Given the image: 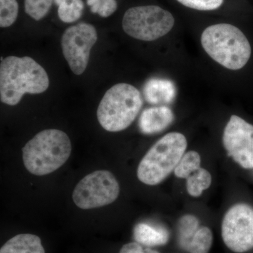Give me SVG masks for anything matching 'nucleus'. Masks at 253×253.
I'll list each match as a JSON object with an SVG mask.
<instances>
[{
  "label": "nucleus",
  "mask_w": 253,
  "mask_h": 253,
  "mask_svg": "<svg viewBox=\"0 0 253 253\" xmlns=\"http://www.w3.org/2000/svg\"><path fill=\"white\" fill-rule=\"evenodd\" d=\"M49 86L47 73L29 56H10L0 65V98L9 106H16L26 94L44 92Z\"/></svg>",
  "instance_id": "f257e3e1"
},
{
  "label": "nucleus",
  "mask_w": 253,
  "mask_h": 253,
  "mask_svg": "<svg viewBox=\"0 0 253 253\" xmlns=\"http://www.w3.org/2000/svg\"><path fill=\"white\" fill-rule=\"evenodd\" d=\"M71 150V140L66 133L59 129H44L23 148V163L32 174L46 175L66 163Z\"/></svg>",
  "instance_id": "f03ea898"
},
{
  "label": "nucleus",
  "mask_w": 253,
  "mask_h": 253,
  "mask_svg": "<svg viewBox=\"0 0 253 253\" xmlns=\"http://www.w3.org/2000/svg\"><path fill=\"white\" fill-rule=\"evenodd\" d=\"M206 52L223 67L232 71L247 64L252 49L242 31L228 23H219L206 28L201 36Z\"/></svg>",
  "instance_id": "7ed1b4c3"
},
{
  "label": "nucleus",
  "mask_w": 253,
  "mask_h": 253,
  "mask_svg": "<svg viewBox=\"0 0 253 253\" xmlns=\"http://www.w3.org/2000/svg\"><path fill=\"white\" fill-rule=\"evenodd\" d=\"M142 106V96L135 86L118 83L110 88L100 101L97 119L105 130L123 131L134 122Z\"/></svg>",
  "instance_id": "20e7f679"
},
{
  "label": "nucleus",
  "mask_w": 253,
  "mask_h": 253,
  "mask_svg": "<svg viewBox=\"0 0 253 253\" xmlns=\"http://www.w3.org/2000/svg\"><path fill=\"white\" fill-rule=\"evenodd\" d=\"M187 140L179 132L168 133L149 150L137 168L139 180L146 185L162 182L174 170L183 157Z\"/></svg>",
  "instance_id": "39448f33"
},
{
  "label": "nucleus",
  "mask_w": 253,
  "mask_h": 253,
  "mask_svg": "<svg viewBox=\"0 0 253 253\" xmlns=\"http://www.w3.org/2000/svg\"><path fill=\"white\" fill-rule=\"evenodd\" d=\"M174 25L172 14L156 5L134 6L126 10L122 22L123 30L128 36L148 42L166 36Z\"/></svg>",
  "instance_id": "423d86ee"
},
{
  "label": "nucleus",
  "mask_w": 253,
  "mask_h": 253,
  "mask_svg": "<svg viewBox=\"0 0 253 253\" xmlns=\"http://www.w3.org/2000/svg\"><path fill=\"white\" fill-rule=\"evenodd\" d=\"M118 181L108 170H96L78 182L73 193V200L78 208L93 209L108 206L118 199Z\"/></svg>",
  "instance_id": "0eeeda50"
},
{
  "label": "nucleus",
  "mask_w": 253,
  "mask_h": 253,
  "mask_svg": "<svg viewBox=\"0 0 253 253\" xmlns=\"http://www.w3.org/2000/svg\"><path fill=\"white\" fill-rule=\"evenodd\" d=\"M221 236L226 247L243 253L253 249V208L234 205L226 212L221 224Z\"/></svg>",
  "instance_id": "6e6552de"
},
{
  "label": "nucleus",
  "mask_w": 253,
  "mask_h": 253,
  "mask_svg": "<svg viewBox=\"0 0 253 253\" xmlns=\"http://www.w3.org/2000/svg\"><path fill=\"white\" fill-rule=\"evenodd\" d=\"M97 40L96 28L89 23H78L63 33L61 42L63 56L75 74L80 76L85 71L91 48Z\"/></svg>",
  "instance_id": "1a4fd4ad"
},
{
  "label": "nucleus",
  "mask_w": 253,
  "mask_h": 253,
  "mask_svg": "<svg viewBox=\"0 0 253 253\" xmlns=\"http://www.w3.org/2000/svg\"><path fill=\"white\" fill-rule=\"evenodd\" d=\"M223 144L227 154L244 169H253V126L233 115L224 128Z\"/></svg>",
  "instance_id": "9d476101"
},
{
  "label": "nucleus",
  "mask_w": 253,
  "mask_h": 253,
  "mask_svg": "<svg viewBox=\"0 0 253 253\" xmlns=\"http://www.w3.org/2000/svg\"><path fill=\"white\" fill-rule=\"evenodd\" d=\"M174 120V113L167 106L149 108L143 111L139 118V129L143 134H157L170 126Z\"/></svg>",
  "instance_id": "9b49d317"
},
{
  "label": "nucleus",
  "mask_w": 253,
  "mask_h": 253,
  "mask_svg": "<svg viewBox=\"0 0 253 253\" xmlns=\"http://www.w3.org/2000/svg\"><path fill=\"white\" fill-rule=\"evenodd\" d=\"M145 99L151 104H166L172 102L176 96V88L170 81L152 78L144 86Z\"/></svg>",
  "instance_id": "f8f14e48"
},
{
  "label": "nucleus",
  "mask_w": 253,
  "mask_h": 253,
  "mask_svg": "<svg viewBox=\"0 0 253 253\" xmlns=\"http://www.w3.org/2000/svg\"><path fill=\"white\" fill-rule=\"evenodd\" d=\"M136 242L146 247L163 246L169 241V233L164 228L155 226L146 223L136 224L133 231Z\"/></svg>",
  "instance_id": "ddd939ff"
},
{
  "label": "nucleus",
  "mask_w": 253,
  "mask_h": 253,
  "mask_svg": "<svg viewBox=\"0 0 253 253\" xmlns=\"http://www.w3.org/2000/svg\"><path fill=\"white\" fill-rule=\"evenodd\" d=\"M0 253H45L39 236L18 234L9 239L1 248Z\"/></svg>",
  "instance_id": "4468645a"
},
{
  "label": "nucleus",
  "mask_w": 253,
  "mask_h": 253,
  "mask_svg": "<svg viewBox=\"0 0 253 253\" xmlns=\"http://www.w3.org/2000/svg\"><path fill=\"white\" fill-rule=\"evenodd\" d=\"M199 221L192 214H186L178 222V242L181 249L187 251L190 243L199 229Z\"/></svg>",
  "instance_id": "2eb2a0df"
},
{
  "label": "nucleus",
  "mask_w": 253,
  "mask_h": 253,
  "mask_svg": "<svg viewBox=\"0 0 253 253\" xmlns=\"http://www.w3.org/2000/svg\"><path fill=\"white\" fill-rule=\"evenodd\" d=\"M54 3L58 6V16L63 22H76L83 15V0H54Z\"/></svg>",
  "instance_id": "dca6fc26"
},
{
  "label": "nucleus",
  "mask_w": 253,
  "mask_h": 253,
  "mask_svg": "<svg viewBox=\"0 0 253 253\" xmlns=\"http://www.w3.org/2000/svg\"><path fill=\"white\" fill-rule=\"evenodd\" d=\"M212 184V176L207 169L200 168L186 179V189L190 196L199 197Z\"/></svg>",
  "instance_id": "f3484780"
},
{
  "label": "nucleus",
  "mask_w": 253,
  "mask_h": 253,
  "mask_svg": "<svg viewBox=\"0 0 253 253\" xmlns=\"http://www.w3.org/2000/svg\"><path fill=\"white\" fill-rule=\"evenodd\" d=\"M201 159L199 153L190 151L184 154L174 169L176 177L187 179L193 173L201 168Z\"/></svg>",
  "instance_id": "a211bd4d"
},
{
  "label": "nucleus",
  "mask_w": 253,
  "mask_h": 253,
  "mask_svg": "<svg viewBox=\"0 0 253 253\" xmlns=\"http://www.w3.org/2000/svg\"><path fill=\"white\" fill-rule=\"evenodd\" d=\"M212 233L207 226L199 228L194 239L190 243L186 252L189 253H208L212 247Z\"/></svg>",
  "instance_id": "6ab92c4d"
},
{
  "label": "nucleus",
  "mask_w": 253,
  "mask_h": 253,
  "mask_svg": "<svg viewBox=\"0 0 253 253\" xmlns=\"http://www.w3.org/2000/svg\"><path fill=\"white\" fill-rule=\"evenodd\" d=\"M18 4L16 0H0V27L12 26L17 19Z\"/></svg>",
  "instance_id": "aec40b11"
},
{
  "label": "nucleus",
  "mask_w": 253,
  "mask_h": 253,
  "mask_svg": "<svg viewBox=\"0 0 253 253\" xmlns=\"http://www.w3.org/2000/svg\"><path fill=\"white\" fill-rule=\"evenodd\" d=\"M54 0H25V11L36 21L45 17Z\"/></svg>",
  "instance_id": "412c9836"
},
{
  "label": "nucleus",
  "mask_w": 253,
  "mask_h": 253,
  "mask_svg": "<svg viewBox=\"0 0 253 253\" xmlns=\"http://www.w3.org/2000/svg\"><path fill=\"white\" fill-rule=\"evenodd\" d=\"M86 3L93 14H99L103 18L111 16L118 8L116 0H86Z\"/></svg>",
  "instance_id": "4be33fe9"
},
{
  "label": "nucleus",
  "mask_w": 253,
  "mask_h": 253,
  "mask_svg": "<svg viewBox=\"0 0 253 253\" xmlns=\"http://www.w3.org/2000/svg\"><path fill=\"white\" fill-rule=\"evenodd\" d=\"M180 4L199 11H212L220 7L224 0H176Z\"/></svg>",
  "instance_id": "5701e85b"
},
{
  "label": "nucleus",
  "mask_w": 253,
  "mask_h": 253,
  "mask_svg": "<svg viewBox=\"0 0 253 253\" xmlns=\"http://www.w3.org/2000/svg\"><path fill=\"white\" fill-rule=\"evenodd\" d=\"M144 248L137 242L129 243L121 248L120 253H143Z\"/></svg>",
  "instance_id": "b1692460"
},
{
  "label": "nucleus",
  "mask_w": 253,
  "mask_h": 253,
  "mask_svg": "<svg viewBox=\"0 0 253 253\" xmlns=\"http://www.w3.org/2000/svg\"><path fill=\"white\" fill-rule=\"evenodd\" d=\"M143 253H160L158 251H154V250L150 249L149 247L144 248V252Z\"/></svg>",
  "instance_id": "393cba45"
}]
</instances>
